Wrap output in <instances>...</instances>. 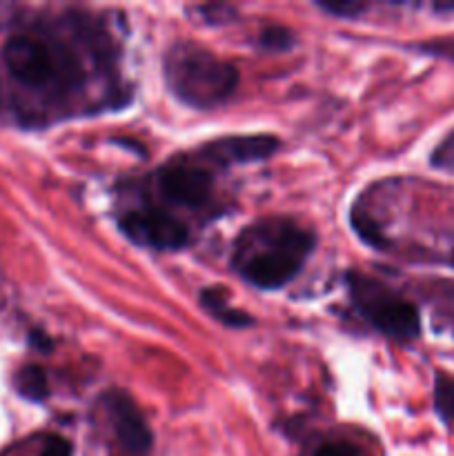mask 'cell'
Listing matches in <instances>:
<instances>
[{
    "label": "cell",
    "instance_id": "1",
    "mask_svg": "<svg viewBox=\"0 0 454 456\" xmlns=\"http://www.w3.org/2000/svg\"><path fill=\"white\" fill-rule=\"evenodd\" d=\"M314 249V234L292 218H263L240 232L234 245L236 272L261 289L285 288Z\"/></svg>",
    "mask_w": 454,
    "mask_h": 456
},
{
    "label": "cell",
    "instance_id": "2",
    "mask_svg": "<svg viewBox=\"0 0 454 456\" xmlns=\"http://www.w3.org/2000/svg\"><path fill=\"white\" fill-rule=\"evenodd\" d=\"M163 69L169 92L196 110L221 105L239 87L236 67L196 43H176L169 47Z\"/></svg>",
    "mask_w": 454,
    "mask_h": 456
},
{
    "label": "cell",
    "instance_id": "3",
    "mask_svg": "<svg viewBox=\"0 0 454 456\" xmlns=\"http://www.w3.org/2000/svg\"><path fill=\"white\" fill-rule=\"evenodd\" d=\"M3 58L16 80L34 89L52 85H78L83 80L78 61L65 52H56L52 45L36 36H12L4 43Z\"/></svg>",
    "mask_w": 454,
    "mask_h": 456
},
{
    "label": "cell",
    "instance_id": "4",
    "mask_svg": "<svg viewBox=\"0 0 454 456\" xmlns=\"http://www.w3.org/2000/svg\"><path fill=\"white\" fill-rule=\"evenodd\" d=\"M347 283H350L352 301L374 330L392 341H417L421 334V314L412 303L361 272H350Z\"/></svg>",
    "mask_w": 454,
    "mask_h": 456
},
{
    "label": "cell",
    "instance_id": "5",
    "mask_svg": "<svg viewBox=\"0 0 454 456\" xmlns=\"http://www.w3.org/2000/svg\"><path fill=\"white\" fill-rule=\"evenodd\" d=\"M120 230L132 243L141 245V248L160 249V252L181 249L190 243V230L185 223L174 214L156 208L132 209V212L123 214Z\"/></svg>",
    "mask_w": 454,
    "mask_h": 456
},
{
    "label": "cell",
    "instance_id": "6",
    "mask_svg": "<svg viewBox=\"0 0 454 456\" xmlns=\"http://www.w3.org/2000/svg\"><path fill=\"white\" fill-rule=\"evenodd\" d=\"M156 187L165 200L182 208H203L212 200L214 176L203 165L172 160L156 174Z\"/></svg>",
    "mask_w": 454,
    "mask_h": 456
},
{
    "label": "cell",
    "instance_id": "7",
    "mask_svg": "<svg viewBox=\"0 0 454 456\" xmlns=\"http://www.w3.org/2000/svg\"><path fill=\"white\" fill-rule=\"evenodd\" d=\"M105 408L109 412L111 426H114V432L123 448L134 454L150 452L154 436H151L150 426H147L141 408L134 403L132 396L125 395L123 390H109L105 395Z\"/></svg>",
    "mask_w": 454,
    "mask_h": 456
},
{
    "label": "cell",
    "instance_id": "8",
    "mask_svg": "<svg viewBox=\"0 0 454 456\" xmlns=\"http://www.w3.org/2000/svg\"><path fill=\"white\" fill-rule=\"evenodd\" d=\"M279 145V138L274 136H230L207 142L200 151L216 165L252 163L272 156Z\"/></svg>",
    "mask_w": 454,
    "mask_h": 456
},
{
    "label": "cell",
    "instance_id": "9",
    "mask_svg": "<svg viewBox=\"0 0 454 456\" xmlns=\"http://www.w3.org/2000/svg\"><path fill=\"white\" fill-rule=\"evenodd\" d=\"M200 303H203V307L209 314L221 319L223 323L230 325V328H245V325H252V316H247L245 312L231 310V307L227 305V297L223 289H203V292H200Z\"/></svg>",
    "mask_w": 454,
    "mask_h": 456
},
{
    "label": "cell",
    "instance_id": "10",
    "mask_svg": "<svg viewBox=\"0 0 454 456\" xmlns=\"http://www.w3.org/2000/svg\"><path fill=\"white\" fill-rule=\"evenodd\" d=\"M13 386H16L18 395L25 396L27 401H43L49 395L47 374L40 365H25L18 370Z\"/></svg>",
    "mask_w": 454,
    "mask_h": 456
},
{
    "label": "cell",
    "instance_id": "11",
    "mask_svg": "<svg viewBox=\"0 0 454 456\" xmlns=\"http://www.w3.org/2000/svg\"><path fill=\"white\" fill-rule=\"evenodd\" d=\"M434 408L448 426H454V377L439 372L434 379Z\"/></svg>",
    "mask_w": 454,
    "mask_h": 456
},
{
    "label": "cell",
    "instance_id": "12",
    "mask_svg": "<svg viewBox=\"0 0 454 456\" xmlns=\"http://www.w3.org/2000/svg\"><path fill=\"white\" fill-rule=\"evenodd\" d=\"M294 45V34L280 25L265 27L261 31V47L270 49V52H285Z\"/></svg>",
    "mask_w": 454,
    "mask_h": 456
},
{
    "label": "cell",
    "instance_id": "13",
    "mask_svg": "<svg viewBox=\"0 0 454 456\" xmlns=\"http://www.w3.org/2000/svg\"><path fill=\"white\" fill-rule=\"evenodd\" d=\"M319 7L323 12L332 13L338 18H356L359 13H363L368 9V3H361V0H319Z\"/></svg>",
    "mask_w": 454,
    "mask_h": 456
},
{
    "label": "cell",
    "instance_id": "14",
    "mask_svg": "<svg viewBox=\"0 0 454 456\" xmlns=\"http://www.w3.org/2000/svg\"><path fill=\"white\" fill-rule=\"evenodd\" d=\"M432 165L434 167L454 169V132L436 147V151L432 154Z\"/></svg>",
    "mask_w": 454,
    "mask_h": 456
},
{
    "label": "cell",
    "instance_id": "15",
    "mask_svg": "<svg viewBox=\"0 0 454 456\" xmlns=\"http://www.w3.org/2000/svg\"><path fill=\"white\" fill-rule=\"evenodd\" d=\"M314 456H365L356 445L343 444V441H336V444H325L316 450Z\"/></svg>",
    "mask_w": 454,
    "mask_h": 456
},
{
    "label": "cell",
    "instance_id": "16",
    "mask_svg": "<svg viewBox=\"0 0 454 456\" xmlns=\"http://www.w3.org/2000/svg\"><path fill=\"white\" fill-rule=\"evenodd\" d=\"M40 456H71L69 441L62 439V436H49Z\"/></svg>",
    "mask_w": 454,
    "mask_h": 456
},
{
    "label": "cell",
    "instance_id": "17",
    "mask_svg": "<svg viewBox=\"0 0 454 456\" xmlns=\"http://www.w3.org/2000/svg\"><path fill=\"white\" fill-rule=\"evenodd\" d=\"M436 12H454V3H436Z\"/></svg>",
    "mask_w": 454,
    "mask_h": 456
},
{
    "label": "cell",
    "instance_id": "18",
    "mask_svg": "<svg viewBox=\"0 0 454 456\" xmlns=\"http://www.w3.org/2000/svg\"><path fill=\"white\" fill-rule=\"evenodd\" d=\"M0 107H3V89H0Z\"/></svg>",
    "mask_w": 454,
    "mask_h": 456
},
{
    "label": "cell",
    "instance_id": "19",
    "mask_svg": "<svg viewBox=\"0 0 454 456\" xmlns=\"http://www.w3.org/2000/svg\"><path fill=\"white\" fill-rule=\"evenodd\" d=\"M452 263H454V254H452Z\"/></svg>",
    "mask_w": 454,
    "mask_h": 456
}]
</instances>
